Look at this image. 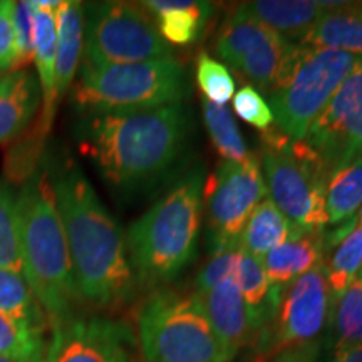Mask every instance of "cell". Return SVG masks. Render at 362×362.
Segmentation results:
<instances>
[{
  "instance_id": "obj_1",
  "label": "cell",
  "mask_w": 362,
  "mask_h": 362,
  "mask_svg": "<svg viewBox=\"0 0 362 362\" xmlns=\"http://www.w3.org/2000/svg\"><path fill=\"white\" fill-rule=\"evenodd\" d=\"M49 168L78 297L99 309L124 304L138 282L119 223L74 161L49 163Z\"/></svg>"
},
{
  "instance_id": "obj_2",
  "label": "cell",
  "mask_w": 362,
  "mask_h": 362,
  "mask_svg": "<svg viewBox=\"0 0 362 362\" xmlns=\"http://www.w3.org/2000/svg\"><path fill=\"white\" fill-rule=\"evenodd\" d=\"M183 104L141 111L89 112L76 124L81 153L107 183L136 189L165 178L188 146Z\"/></svg>"
},
{
  "instance_id": "obj_3",
  "label": "cell",
  "mask_w": 362,
  "mask_h": 362,
  "mask_svg": "<svg viewBox=\"0 0 362 362\" xmlns=\"http://www.w3.org/2000/svg\"><path fill=\"white\" fill-rule=\"evenodd\" d=\"M17 214L25 282L47 319L61 322L72 315L79 297L47 161L37 163L22 183Z\"/></svg>"
},
{
  "instance_id": "obj_4",
  "label": "cell",
  "mask_w": 362,
  "mask_h": 362,
  "mask_svg": "<svg viewBox=\"0 0 362 362\" xmlns=\"http://www.w3.org/2000/svg\"><path fill=\"white\" fill-rule=\"evenodd\" d=\"M205 183L202 168L189 170L129 226L126 245L136 282L168 284L194 259Z\"/></svg>"
},
{
  "instance_id": "obj_5",
  "label": "cell",
  "mask_w": 362,
  "mask_h": 362,
  "mask_svg": "<svg viewBox=\"0 0 362 362\" xmlns=\"http://www.w3.org/2000/svg\"><path fill=\"white\" fill-rule=\"evenodd\" d=\"M187 94V69L176 57L131 64L81 61L72 103L83 115L141 111L181 104Z\"/></svg>"
},
{
  "instance_id": "obj_6",
  "label": "cell",
  "mask_w": 362,
  "mask_h": 362,
  "mask_svg": "<svg viewBox=\"0 0 362 362\" xmlns=\"http://www.w3.org/2000/svg\"><path fill=\"white\" fill-rule=\"evenodd\" d=\"M361 59L354 54L293 44L267 93L279 133L291 141H304L310 126Z\"/></svg>"
},
{
  "instance_id": "obj_7",
  "label": "cell",
  "mask_w": 362,
  "mask_h": 362,
  "mask_svg": "<svg viewBox=\"0 0 362 362\" xmlns=\"http://www.w3.org/2000/svg\"><path fill=\"white\" fill-rule=\"evenodd\" d=\"M146 362H230L233 354L208 322L197 293L158 291L138 315Z\"/></svg>"
},
{
  "instance_id": "obj_8",
  "label": "cell",
  "mask_w": 362,
  "mask_h": 362,
  "mask_svg": "<svg viewBox=\"0 0 362 362\" xmlns=\"http://www.w3.org/2000/svg\"><path fill=\"white\" fill-rule=\"evenodd\" d=\"M175 59V49L163 39L155 19L141 4L93 2L84 6L83 61L90 64Z\"/></svg>"
},
{
  "instance_id": "obj_9",
  "label": "cell",
  "mask_w": 362,
  "mask_h": 362,
  "mask_svg": "<svg viewBox=\"0 0 362 362\" xmlns=\"http://www.w3.org/2000/svg\"><path fill=\"white\" fill-rule=\"evenodd\" d=\"M262 171L267 192L282 214L297 228L325 230L327 180L317 168L302 141H291L279 131H265Z\"/></svg>"
},
{
  "instance_id": "obj_10",
  "label": "cell",
  "mask_w": 362,
  "mask_h": 362,
  "mask_svg": "<svg viewBox=\"0 0 362 362\" xmlns=\"http://www.w3.org/2000/svg\"><path fill=\"white\" fill-rule=\"evenodd\" d=\"M332 304V293L320 262L282 291L274 315L259 330V356L269 361L282 352L319 351Z\"/></svg>"
},
{
  "instance_id": "obj_11",
  "label": "cell",
  "mask_w": 362,
  "mask_h": 362,
  "mask_svg": "<svg viewBox=\"0 0 362 362\" xmlns=\"http://www.w3.org/2000/svg\"><path fill=\"white\" fill-rule=\"evenodd\" d=\"M205 192L211 255L238 250L245 223L267 197V185L257 158L248 156L240 163L223 160L205 183Z\"/></svg>"
},
{
  "instance_id": "obj_12",
  "label": "cell",
  "mask_w": 362,
  "mask_h": 362,
  "mask_svg": "<svg viewBox=\"0 0 362 362\" xmlns=\"http://www.w3.org/2000/svg\"><path fill=\"white\" fill-rule=\"evenodd\" d=\"M307 151L329 181L362 158V59L330 98L304 138Z\"/></svg>"
},
{
  "instance_id": "obj_13",
  "label": "cell",
  "mask_w": 362,
  "mask_h": 362,
  "mask_svg": "<svg viewBox=\"0 0 362 362\" xmlns=\"http://www.w3.org/2000/svg\"><path fill=\"white\" fill-rule=\"evenodd\" d=\"M136 339L124 322L69 315L52 324L49 362H136Z\"/></svg>"
},
{
  "instance_id": "obj_14",
  "label": "cell",
  "mask_w": 362,
  "mask_h": 362,
  "mask_svg": "<svg viewBox=\"0 0 362 362\" xmlns=\"http://www.w3.org/2000/svg\"><path fill=\"white\" fill-rule=\"evenodd\" d=\"M61 2H33L34 21V59L35 76L39 79L40 112L35 126V138L42 141L52 128L57 111L56 96V56H57V7Z\"/></svg>"
},
{
  "instance_id": "obj_15",
  "label": "cell",
  "mask_w": 362,
  "mask_h": 362,
  "mask_svg": "<svg viewBox=\"0 0 362 362\" xmlns=\"http://www.w3.org/2000/svg\"><path fill=\"white\" fill-rule=\"evenodd\" d=\"M197 297L215 334L233 356L257 334L233 277L223 280L205 293H197Z\"/></svg>"
},
{
  "instance_id": "obj_16",
  "label": "cell",
  "mask_w": 362,
  "mask_h": 362,
  "mask_svg": "<svg viewBox=\"0 0 362 362\" xmlns=\"http://www.w3.org/2000/svg\"><path fill=\"white\" fill-rule=\"evenodd\" d=\"M42 103L37 76L30 69L0 76V144L19 138L29 128Z\"/></svg>"
},
{
  "instance_id": "obj_17",
  "label": "cell",
  "mask_w": 362,
  "mask_h": 362,
  "mask_svg": "<svg viewBox=\"0 0 362 362\" xmlns=\"http://www.w3.org/2000/svg\"><path fill=\"white\" fill-rule=\"evenodd\" d=\"M260 24L292 44H300L315 22L334 6V2L312 0H257L242 4Z\"/></svg>"
},
{
  "instance_id": "obj_18",
  "label": "cell",
  "mask_w": 362,
  "mask_h": 362,
  "mask_svg": "<svg viewBox=\"0 0 362 362\" xmlns=\"http://www.w3.org/2000/svg\"><path fill=\"white\" fill-rule=\"evenodd\" d=\"M325 230L298 232L282 245L262 257L274 287L284 288L319 265L324 259Z\"/></svg>"
},
{
  "instance_id": "obj_19",
  "label": "cell",
  "mask_w": 362,
  "mask_h": 362,
  "mask_svg": "<svg viewBox=\"0 0 362 362\" xmlns=\"http://www.w3.org/2000/svg\"><path fill=\"white\" fill-rule=\"evenodd\" d=\"M300 44L362 56V2H334Z\"/></svg>"
},
{
  "instance_id": "obj_20",
  "label": "cell",
  "mask_w": 362,
  "mask_h": 362,
  "mask_svg": "<svg viewBox=\"0 0 362 362\" xmlns=\"http://www.w3.org/2000/svg\"><path fill=\"white\" fill-rule=\"evenodd\" d=\"M57 17L56 96L57 103L74 83L84 51V4L76 0L61 2Z\"/></svg>"
},
{
  "instance_id": "obj_21",
  "label": "cell",
  "mask_w": 362,
  "mask_h": 362,
  "mask_svg": "<svg viewBox=\"0 0 362 362\" xmlns=\"http://www.w3.org/2000/svg\"><path fill=\"white\" fill-rule=\"evenodd\" d=\"M141 6L155 16L158 30L170 45L197 42L214 13L211 4L193 0H149Z\"/></svg>"
},
{
  "instance_id": "obj_22",
  "label": "cell",
  "mask_w": 362,
  "mask_h": 362,
  "mask_svg": "<svg viewBox=\"0 0 362 362\" xmlns=\"http://www.w3.org/2000/svg\"><path fill=\"white\" fill-rule=\"evenodd\" d=\"M233 280L248 307L253 329L259 332L274 315L284 288L272 285L262 259L240 250Z\"/></svg>"
},
{
  "instance_id": "obj_23",
  "label": "cell",
  "mask_w": 362,
  "mask_h": 362,
  "mask_svg": "<svg viewBox=\"0 0 362 362\" xmlns=\"http://www.w3.org/2000/svg\"><path fill=\"white\" fill-rule=\"evenodd\" d=\"M298 232L305 230L297 228L270 198H265L245 223V228L240 235L238 250L262 259Z\"/></svg>"
},
{
  "instance_id": "obj_24",
  "label": "cell",
  "mask_w": 362,
  "mask_h": 362,
  "mask_svg": "<svg viewBox=\"0 0 362 362\" xmlns=\"http://www.w3.org/2000/svg\"><path fill=\"white\" fill-rule=\"evenodd\" d=\"M322 260L325 279H327L332 302H336L341 293L354 282L362 269V225L357 223L344 237L325 242Z\"/></svg>"
},
{
  "instance_id": "obj_25",
  "label": "cell",
  "mask_w": 362,
  "mask_h": 362,
  "mask_svg": "<svg viewBox=\"0 0 362 362\" xmlns=\"http://www.w3.org/2000/svg\"><path fill=\"white\" fill-rule=\"evenodd\" d=\"M292 47V42H288V40H285L269 29L243 54L237 71L242 72L250 81L253 88L257 86L267 94L272 84L277 79L279 72L282 69L285 59H287Z\"/></svg>"
},
{
  "instance_id": "obj_26",
  "label": "cell",
  "mask_w": 362,
  "mask_h": 362,
  "mask_svg": "<svg viewBox=\"0 0 362 362\" xmlns=\"http://www.w3.org/2000/svg\"><path fill=\"white\" fill-rule=\"evenodd\" d=\"M362 205V158L344 166L325 185V210L329 225H342L354 218Z\"/></svg>"
},
{
  "instance_id": "obj_27",
  "label": "cell",
  "mask_w": 362,
  "mask_h": 362,
  "mask_svg": "<svg viewBox=\"0 0 362 362\" xmlns=\"http://www.w3.org/2000/svg\"><path fill=\"white\" fill-rule=\"evenodd\" d=\"M269 27L260 24L259 21L253 19L245 11V7L238 6L235 11L226 17L223 24L218 29L215 39V52L221 61L237 69L243 54L248 47L253 45L264 35Z\"/></svg>"
},
{
  "instance_id": "obj_28",
  "label": "cell",
  "mask_w": 362,
  "mask_h": 362,
  "mask_svg": "<svg viewBox=\"0 0 362 362\" xmlns=\"http://www.w3.org/2000/svg\"><path fill=\"white\" fill-rule=\"evenodd\" d=\"M332 349L342 354L362 346V282L356 279L332 304Z\"/></svg>"
},
{
  "instance_id": "obj_29",
  "label": "cell",
  "mask_w": 362,
  "mask_h": 362,
  "mask_svg": "<svg viewBox=\"0 0 362 362\" xmlns=\"http://www.w3.org/2000/svg\"><path fill=\"white\" fill-rule=\"evenodd\" d=\"M0 312L19 322L44 332L45 312L19 274L0 269Z\"/></svg>"
},
{
  "instance_id": "obj_30",
  "label": "cell",
  "mask_w": 362,
  "mask_h": 362,
  "mask_svg": "<svg viewBox=\"0 0 362 362\" xmlns=\"http://www.w3.org/2000/svg\"><path fill=\"white\" fill-rule=\"evenodd\" d=\"M17 193L12 181L0 180V269L24 277Z\"/></svg>"
},
{
  "instance_id": "obj_31",
  "label": "cell",
  "mask_w": 362,
  "mask_h": 362,
  "mask_svg": "<svg viewBox=\"0 0 362 362\" xmlns=\"http://www.w3.org/2000/svg\"><path fill=\"white\" fill-rule=\"evenodd\" d=\"M203 119H205L214 146L225 158V161L240 163L250 156L245 139L240 133L235 117L228 107L218 106V104L208 103L203 99Z\"/></svg>"
},
{
  "instance_id": "obj_32",
  "label": "cell",
  "mask_w": 362,
  "mask_h": 362,
  "mask_svg": "<svg viewBox=\"0 0 362 362\" xmlns=\"http://www.w3.org/2000/svg\"><path fill=\"white\" fill-rule=\"evenodd\" d=\"M45 351L42 332L0 312V356L29 361Z\"/></svg>"
},
{
  "instance_id": "obj_33",
  "label": "cell",
  "mask_w": 362,
  "mask_h": 362,
  "mask_svg": "<svg viewBox=\"0 0 362 362\" xmlns=\"http://www.w3.org/2000/svg\"><path fill=\"white\" fill-rule=\"evenodd\" d=\"M197 83L208 103L225 106L235 96V79L232 72L206 52H200L197 59Z\"/></svg>"
},
{
  "instance_id": "obj_34",
  "label": "cell",
  "mask_w": 362,
  "mask_h": 362,
  "mask_svg": "<svg viewBox=\"0 0 362 362\" xmlns=\"http://www.w3.org/2000/svg\"><path fill=\"white\" fill-rule=\"evenodd\" d=\"M233 111L240 119L264 133L274 124V115L269 103L253 86H243L238 93H235Z\"/></svg>"
},
{
  "instance_id": "obj_35",
  "label": "cell",
  "mask_w": 362,
  "mask_h": 362,
  "mask_svg": "<svg viewBox=\"0 0 362 362\" xmlns=\"http://www.w3.org/2000/svg\"><path fill=\"white\" fill-rule=\"evenodd\" d=\"M13 25H16L17 66L16 71L27 69L34 59V21L33 2H16L13 7Z\"/></svg>"
},
{
  "instance_id": "obj_36",
  "label": "cell",
  "mask_w": 362,
  "mask_h": 362,
  "mask_svg": "<svg viewBox=\"0 0 362 362\" xmlns=\"http://www.w3.org/2000/svg\"><path fill=\"white\" fill-rule=\"evenodd\" d=\"M237 255L238 250H226L218 252L211 255V259L208 260V264L200 270V274L197 275V292L194 293H205L208 291L223 282L226 279L233 277L235 265H237Z\"/></svg>"
},
{
  "instance_id": "obj_37",
  "label": "cell",
  "mask_w": 362,
  "mask_h": 362,
  "mask_svg": "<svg viewBox=\"0 0 362 362\" xmlns=\"http://www.w3.org/2000/svg\"><path fill=\"white\" fill-rule=\"evenodd\" d=\"M13 7L12 0H0V72H12L17 66Z\"/></svg>"
},
{
  "instance_id": "obj_38",
  "label": "cell",
  "mask_w": 362,
  "mask_h": 362,
  "mask_svg": "<svg viewBox=\"0 0 362 362\" xmlns=\"http://www.w3.org/2000/svg\"><path fill=\"white\" fill-rule=\"evenodd\" d=\"M329 362H362V346L342 352V354H332Z\"/></svg>"
},
{
  "instance_id": "obj_39",
  "label": "cell",
  "mask_w": 362,
  "mask_h": 362,
  "mask_svg": "<svg viewBox=\"0 0 362 362\" xmlns=\"http://www.w3.org/2000/svg\"><path fill=\"white\" fill-rule=\"evenodd\" d=\"M29 362H49V361H47V351H45V352H42V354L35 356V357H34V359H30Z\"/></svg>"
},
{
  "instance_id": "obj_40",
  "label": "cell",
  "mask_w": 362,
  "mask_h": 362,
  "mask_svg": "<svg viewBox=\"0 0 362 362\" xmlns=\"http://www.w3.org/2000/svg\"><path fill=\"white\" fill-rule=\"evenodd\" d=\"M29 361H27V359H16V357H2V356H0V362H29Z\"/></svg>"
},
{
  "instance_id": "obj_41",
  "label": "cell",
  "mask_w": 362,
  "mask_h": 362,
  "mask_svg": "<svg viewBox=\"0 0 362 362\" xmlns=\"http://www.w3.org/2000/svg\"><path fill=\"white\" fill-rule=\"evenodd\" d=\"M356 218H357V223L362 225V205H361V208H359V215H357Z\"/></svg>"
},
{
  "instance_id": "obj_42",
  "label": "cell",
  "mask_w": 362,
  "mask_h": 362,
  "mask_svg": "<svg viewBox=\"0 0 362 362\" xmlns=\"http://www.w3.org/2000/svg\"><path fill=\"white\" fill-rule=\"evenodd\" d=\"M357 279H359L361 282H362V269H361V272H359V275H357Z\"/></svg>"
}]
</instances>
